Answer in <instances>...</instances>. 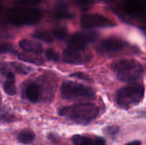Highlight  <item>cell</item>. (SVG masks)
<instances>
[{
	"label": "cell",
	"mask_w": 146,
	"mask_h": 145,
	"mask_svg": "<svg viewBox=\"0 0 146 145\" xmlns=\"http://www.w3.org/2000/svg\"><path fill=\"white\" fill-rule=\"evenodd\" d=\"M59 114L76 123L87 124L98 115V109L92 103H80L65 107L60 110Z\"/></svg>",
	"instance_id": "cell-1"
},
{
	"label": "cell",
	"mask_w": 146,
	"mask_h": 145,
	"mask_svg": "<svg viewBox=\"0 0 146 145\" xmlns=\"http://www.w3.org/2000/svg\"><path fill=\"white\" fill-rule=\"evenodd\" d=\"M117 79L123 82H133L143 74V66L134 59H122L112 65Z\"/></svg>",
	"instance_id": "cell-2"
},
{
	"label": "cell",
	"mask_w": 146,
	"mask_h": 145,
	"mask_svg": "<svg viewBox=\"0 0 146 145\" xmlns=\"http://www.w3.org/2000/svg\"><path fill=\"white\" fill-rule=\"evenodd\" d=\"M6 17L14 25H33L43 18V14L37 9L17 7L9 9L6 13Z\"/></svg>",
	"instance_id": "cell-3"
},
{
	"label": "cell",
	"mask_w": 146,
	"mask_h": 145,
	"mask_svg": "<svg viewBox=\"0 0 146 145\" xmlns=\"http://www.w3.org/2000/svg\"><path fill=\"white\" fill-rule=\"evenodd\" d=\"M145 88L140 83H133L127 85L117 92L116 101L122 109H130L138 105L144 98Z\"/></svg>",
	"instance_id": "cell-4"
},
{
	"label": "cell",
	"mask_w": 146,
	"mask_h": 145,
	"mask_svg": "<svg viewBox=\"0 0 146 145\" xmlns=\"http://www.w3.org/2000/svg\"><path fill=\"white\" fill-rule=\"evenodd\" d=\"M61 95L63 98L73 100L78 98H90L95 96L94 91L82 84L67 81L62 85Z\"/></svg>",
	"instance_id": "cell-5"
},
{
	"label": "cell",
	"mask_w": 146,
	"mask_h": 145,
	"mask_svg": "<svg viewBox=\"0 0 146 145\" xmlns=\"http://www.w3.org/2000/svg\"><path fill=\"white\" fill-rule=\"evenodd\" d=\"M92 58L91 53L86 48L68 47L62 55V60L66 63L81 65L90 62Z\"/></svg>",
	"instance_id": "cell-6"
},
{
	"label": "cell",
	"mask_w": 146,
	"mask_h": 145,
	"mask_svg": "<svg viewBox=\"0 0 146 145\" xmlns=\"http://www.w3.org/2000/svg\"><path fill=\"white\" fill-rule=\"evenodd\" d=\"M80 24L85 28L108 27L115 26V23L111 20L98 14L82 15L80 17Z\"/></svg>",
	"instance_id": "cell-7"
},
{
	"label": "cell",
	"mask_w": 146,
	"mask_h": 145,
	"mask_svg": "<svg viewBox=\"0 0 146 145\" xmlns=\"http://www.w3.org/2000/svg\"><path fill=\"white\" fill-rule=\"evenodd\" d=\"M126 13L133 17L146 21V0H126L123 3Z\"/></svg>",
	"instance_id": "cell-8"
},
{
	"label": "cell",
	"mask_w": 146,
	"mask_h": 145,
	"mask_svg": "<svg viewBox=\"0 0 146 145\" xmlns=\"http://www.w3.org/2000/svg\"><path fill=\"white\" fill-rule=\"evenodd\" d=\"M98 33L94 32H81L73 34L68 40L69 47L86 48V46L98 38Z\"/></svg>",
	"instance_id": "cell-9"
},
{
	"label": "cell",
	"mask_w": 146,
	"mask_h": 145,
	"mask_svg": "<svg viewBox=\"0 0 146 145\" xmlns=\"http://www.w3.org/2000/svg\"><path fill=\"white\" fill-rule=\"evenodd\" d=\"M126 43L118 38H108L101 42L98 46L99 50L104 54H115L123 50Z\"/></svg>",
	"instance_id": "cell-10"
},
{
	"label": "cell",
	"mask_w": 146,
	"mask_h": 145,
	"mask_svg": "<svg viewBox=\"0 0 146 145\" xmlns=\"http://www.w3.org/2000/svg\"><path fill=\"white\" fill-rule=\"evenodd\" d=\"M19 46L27 52H33L36 54H40L43 50L42 45L39 43L33 42L27 39H22L19 43Z\"/></svg>",
	"instance_id": "cell-11"
},
{
	"label": "cell",
	"mask_w": 146,
	"mask_h": 145,
	"mask_svg": "<svg viewBox=\"0 0 146 145\" xmlns=\"http://www.w3.org/2000/svg\"><path fill=\"white\" fill-rule=\"evenodd\" d=\"M18 59L23 62H31V63H34L36 65H43L44 61L43 59L38 56V54L36 53H33V52H23L19 54L18 56Z\"/></svg>",
	"instance_id": "cell-12"
},
{
	"label": "cell",
	"mask_w": 146,
	"mask_h": 145,
	"mask_svg": "<svg viewBox=\"0 0 146 145\" xmlns=\"http://www.w3.org/2000/svg\"><path fill=\"white\" fill-rule=\"evenodd\" d=\"M3 89L4 91L10 96H13L16 92V87H15V76L11 72H8L6 75V80L3 84Z\"/></svg>",
	"instance_id": "cell-13"
},
{
	"label": "cell",
	"mask_w": 146,
	"mask_h": 145,
	"mask_svg": "<svg viewBox=\"0 0 146 145\" xmlns=\"http://www.w3.org/2000/svg\"><path fill=\"white\" fill-rule=\"evenodd\" d=\"M40 95V88L36 84H30L26 89V97L32 103L38 102Z\"/></svg>",
	"instance_id": "cell-14"
},
{
	"label": "cell",
	"mask_w": 146,
	"mask_h": 145,
	"mask_svg": "<svg viewBox=\"0 0 146 145\" xmlns=\"http://www.w3.org/2000/svg\"><path fill=\"white\" fill-rule=\"evenodd\" d=\"M35 138V134L33 133V131L29 130V129H26L21 131L19 134H18V140L25 144H30L33 142V140Z\"/></svg>",
	"instance_id": "cell-15"
},
{
	"label": "cell",
	"mask_w": 146,
	"mask_h": 145,
	"mask_svg": "<svg viewBox=\"0 0 146 145\" xmlns=\"http://www.w3.org/2000/svg\"><path fill=\"white\" fill-rule=\"evenodd\" d=\"M33 37L45 43H52L54 41V36L48 32H36L33 34Z\"/></svg>",
	"instance_id": "cell-16"
},
{
	"label": "cell",
	"mask_w": 146,
	"mask_h": 145,
	"mask_svg": "<svg viewBox=\"0 0 146 145\" xmlns=\"http://www.w3.org/2000/svg\"><path fill=\"white\" fill-rule=\"evenodd\" d=\"M72 140L74 145H93V142L91 138H84L80 135L74 136Z\"/></svg>",
	"instance_id": "cell-17"
},
{
	"label": "cell",
	"mask_w": 146,
	"mask_h": 145,
	"mask_svg": "<svg viewBox=\"0 0 146 145\" xmlns=\"http://www.w3.org/2000/svg\"><path fill=\"white\" fill-rule=\"evenodd\" d=\"M11 65H12V67L14 68V69H15L17 73H19L27 74V73H28L32 70V68H31L27 67V66H25V65H23V64L12 63Z\"/></svg>",
	"instance_id": "cell-18"
},
{
	"label": "cell",
	"mask_w": 146,
	"mask_h": 145,
	"mask_svg": "<svg viewBox=\"0 0 146 145\" xmlns=\"http://www.w3.org/2000/svg\"><path fill=\"white\" fill-rule=\"evenodd\" d=\"M55 15L58 18H70V17H72V14L67 9H65L63 7L59 8L56 10Z\"/></svg>",
	"instance_id": "cell-19"
},
{
	"label": "cell",
	"mask_w": 146,
	"mask_h": 145,
	"mask_svg": "<svg viewBox=\"0 0 146 145\" xmlns=\"http://www.w3.org/2000/svg\"><path fill=\"white\" fill-rule=\"evenodd\" d=\"M45 57L49 61H53V62H57L59 59V56L57 52H56L52 49H47L45 51Z\"/></svg>",
	"instance_id": "cell-20"
},
{
	"label": "cell",
	"mask_w": 146,
	"mask_h": 145,
	"mask_svg": "<svg viewBox=\"0 0 146 145\" xmlns=\"http://www.w3.org/2000/svg\"><path fill=\"white\" fill-rule=\"evenodd\" d=\"M52 35L54 36V38H56L58 39H62L67 35V32L63 28H58L52 31Z\"/></svg>",
	"instance_id": "cell-21"
},
{
	"label": "cell",
	"mask_w": 146,
	"mask_h": 145,
	"mask_svg": "<svg viewBox=\"0 0 146 145\" xmlns=\"http://www.w3.org/2000/svg\"><path fill=\"white\" fill-rule=\"evenodd\" d=\"M14 48L12 47L11 44H0V55L4 54V53H9V52H14Z\"/></svg>",
	"instance_id": "cell-22"
},
{
	"label": "cell",
	"mask_w": 146,
	"mask_h": 145,
	"mask_svg": "<svg viewBox=\"0 0 146 145\" xmlns=\"http://www.w3.org/2000/svg\"><path fill=\"white\" fill-rule=\"evenodd\" d=\"M71 77H74V78H76V79H82V80H86V81H91L92 79L86 73H74L73 74L70 75Z\"/></svg>",
	"instance_id": "cell-23"
},
{
	"label": "cell",
	"mask_w": 146,
	"mask_h": 145,
	"mask_svg": "<svg viewBox=\"0 0 146 145\" xmlns=\"http://www.w3.org/2000/svg\"><path fill=\"white\" fill-rule=\"evenodd\" d=\"M74 2L79 6L85 8V9H88L93 3V0H74Z\"/></svg>",
	"instance_id": "cell-24"
},
{
	"label": "cell",
	"mask_w": 146,
	"mask_h": 145,
	"mask_svg": "<svg viewBox=\"0 0 146 145\" xmlns=\"http://www.w3.org/2000/svg\"><path fill=\"white\" fill-rule=\"evenodd\" d=\"M105 132L109 135H116L119 132V128L116 126H109L105 129Z\"/></svg>",
	"instance_id": "cell-25"
},
{
	"label": "cell",
	"mask_w": 146,
	"mask_h": 145,
	"mask_svg": "<svg viewBox=\"0 0 146 145\" xmlns=\"http://www.w3.org/2000/svg\"><path fill=\"white\" fill-rule=\"evenodd\" d=\"M21 4H36L38 3L41 0H17Z\"/></svg>",
	"instance_id": "cell-26"
},
{
	"label": "cell",
	"mask_w": 146,
	"mask_h": 145,
	"mask_svg": "<svg viewBox=\"0 0 146 145\" xmlns=\"http://www.w3.org/2000/svg\"><path fill=\"white\" fill-rule=\"evenodd\" d=\"M94 145H105V140L102 138H97L94 141Z\"/></svg>",
	"instance_id": "cell-27"
},
{
	"label": "cell",
	"mask_w": 146,
	"mask_h": 145,
	"mask_svg": "<svg viewBox=\"0 0 146 145\" xmlns=\"http://www.w3.org/2000/svg\"><path fill=\"white\" fill-rule=\"evenodd\" d=\"M126 145H141V142L140 141H133V142H131Z\"/></svg>",
	"instance_id": "cell-28"
},
{
	"label": "cell",
	"mask_w": 146,
	"mask_h": 145,
	"mask_svg": "<svg viewBox=\"0 0 146 145\" xmlns=\"http://www.w3.org/2000/svg\"><path fill=\"white\" fill-rule=\"evenodd\" d=\"M104 2H107V3H112V2H115V0H104Z\"/></svg>",
	"instance_id": "cell-29"
},
{
	"label": "cell",
	"mask_w": 146,
	"mask_h": 145,
	"mask_svg": "<svg viewBox=\"0 0 146 145\" xmlns=\"http://www.w3.org/2000/svg\"><path fill=\"white\" fill-rule=\"evenodd\" d=\"M0 12H1V9H0Z\"/></svg>",
	"instance_id": "cell-30"
}]
</instances>
